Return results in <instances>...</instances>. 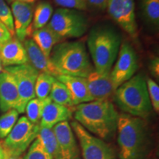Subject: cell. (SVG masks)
<instances>
[{"mask_svg": "<svg viewBox=\"0 0 159 159\" xmlns=\"http://www.w3.org/2000/svg\"><path fill=\"white\" fill-rule=\"evenodd\" d=\"M119 113L108 99L77 105L75 119L85 130L101 139L112 138L116 131Z\"/></svg>", "mask_w": 159, "mask_h": 159, "instance_id": "cell-1", "label": "cell"}, {"mask_svg": "<svg viewBox=\"0 0 159 159\" xmlns=\"http://www.w3.org/2000/svg\"><path fill=\"white\" fill-rule=\"evenodd\" d=\"M87 45L94 70L101 75H108L120 48V35L109 26H96L89 33Z\"/></svg>", "mask_w": 159, "mask_h": 159, "instance_id": "cell-2", "label": "cell"}, {"mask_svg": "<svg viewBox=\"0 0 159 159\" xmlns=\"http://www.w3.org/2000/svg\"><path fill=\"white\" fill-rule=\"evenodd\" d=\"M59 75L86 78L94 70L85 44L81 41H65L53 47L49 55Z\"/></svg>", "mask_w": 159, "mask_h": 159, "instance_id": "cell-3", "label": "cell"}, {"mask_svg": "<svg viewBox=\"0 0 159 159\" xmlns=\"http://www.w3.org/2000/svg\"><path fill=\"white\" fill-rule=\"evenodd\" d=\"M114 100L119 108L131 116L146 118L152 111L146 79L141 74L134 75L117 88Z\"/></svg>", "mask_w": 159, "mask_h": 159, "instance_id": "cell-4", "label": "cell"}, {"mask_svg": "<svg viewBox=\"0 0 159 159\" xmlns=\"http://www.w3.org/2000/svg\"><path fill=\"white\" fill-rule=\"evenodd\" d=\"M119 156L121 159H142L144 150L145 128L142 118L122 114L117 123Z\"/></svg>", "mask_w": 159, "mask_h": 159, "instance_id": "cell-5", "label": "cell"}, {"mask_svg": "<svg viewBox=\"0 0 159 159\" xmlns=\"http://www.w3.org/2000/svg\"><path fill=\"white\" fill-rule=\"evenodd\" d=\"M61 39L83 36L89 27L84 14L76 10L58 8L47 25Z\"/></svg>", "mask_w": 159, "mask_h": 159, "instance_id": "cell-6", "label": "cell"}, {"mask_svg": "<svg viewBox=\"0 0 159 159\" xmlns=\"http://www.w3.org/2000/svg\"><path fill=\"white\" fill-rule=\"evenodd\" d=\"M3 69L14 77L19 94L14 109L19 114H23L29 101L35 98V84L39 72L29 63L5 67Z\"/></svg>", "mask_w": 159, "mask_h": 159, "instance_id": "cell-7", "label": "cell"}, {"mask_svg": "<svg viewBox=\"0 0 159 159\" xmlns=\"http://www.w3.org/2000/svg\"><path fill=\"white\" fill-rule=\"evenodd\" d=\"M39 125L31 123L26 116L17 120L2 144L4 150L15 156H21L36 139Z\"/></svg>", "mask_w": 159, "mask_h": 159, "instance_id": "cell-8", "label": "cell"}, {"mask_svg": "<svg viewBox=\"0 0 159 159\" xmlns=\"http://www.w3.org/2000/svg\"><path fill=\"white\" fill-rule=\"evenodd\" d=\"M70 126L80 144L83 159H115L114 151L102 139L91 135L77 121Z\"/></svg>", "mask_w": 159, "mask_h": 159, "instance_id": "cell-9", "label": "cell"}, {"mask_svg": "<svg viewBox=\"0 0 159 159\" xmlns=\"http://www.w3.org/2000/svg\"><path fill=\"white\" fill-rule=\"evenodd\" d=\"M138 68L136 52L130 43L124 42L119 48L116 63L109 74L115 90L132 78Z\"/></svg>", "mask_w": 159, "mask_h": 159, "instance_id": "cell-10", "label": "cell"}, {"mask_svg": "<svg viewBox=\"0 0 159 159\" xmlns=\"http://www.w3.org/2000/svg\"><path fill=\"white\" fill-rule=\"evenodd\" d=\"M107 11L110 17L132 39H137L138 29L134 0H108Z\"/></svg>", "mask_w": 159, "mask_h": 159, "instance_id": "cell-11", "label": "cell"}, {"mask_svg": "<svg viewBox=\"0 0 159 159\" xmlns=\"http://www.w3.org/2000/svg\"><path fill=\"white\" fill-rule=\"evenodd\" d=\"M11 5L15 35L19 41L23 42L26 38L30 36L33 33L31 24L33 21L35 5L16 1L13 2Z\"/></svg>", "mask_w": 159, "mask_h": 159, "instance_id": "cell-12", "label": "cell"}, {"mask_svg": "<svg viewBox=\"0 0 159 159\" xmlns=\"http://www.w3.org/2000/svg\"><path fill=\"white\" fill-rule=\"evenodd\" d=\"M58 144L60 159H81L80 151L68 121L52 128Z\"/></svg>", "mask_w": 159, "mask_h": 159, "instance_id": "cell-13", "label": "cell"}, {"mask_svg": "<svg viewBox=\"0 0 159 159\" xmlns=\"http://www.w3.org/2000/svg\"><path fill=\"white\" fill-rule=\"evenodd\" d=\"M23 45L27 53L28 61L27 63L36 69L39 73H46L54 77L58 75V73L53 66L49 57L43 54L33 39H25L23 41Z\"/></svg>", "mask_w": 159, "mask_h": 159, "instance_id": "cell-14", "label": "cell"}, {"mask_svg": "<svg viewBox=\"0 0 159 159\" xmlns=\"http://www.w3.org/2000/svg\"><path fill=\"white\" fill-rule=\"evenodd\" d=\"M0 60L5 67L14 66L28 63L23 43L16 38H11L0 44Z\"/></svg>", "mask_w": 159, "mask_h": 159, "instance_id": "cell-15", "label": "cell"}, {"mask_svg": "<svg viewBox=\"0 0 159 159\" xmlns=\"http://www.w3.org/2000/svg\"><path fill=\"white\" fill-rule=\"evenodd\" d=\"M85 80L93 101L108 99L116 91L109 75H101L94 70Z\"/></svg>", "mask_w": 159, "mask_h": 159, "instance_id": "cell-16", "label": "cell"}, {"mask_svg": "<svg viewBox=\"0 0 159 159\" xmlns=\"http://www.w3.org/2000/svg\"><path fill=\"white\" fill-rule=\"evenodd\" d=\"M18 99L19 94L14 77L3 69L0 72V110L6 112L15 108Z\"/></svg>", "mask_w": 159, "mask_h": 159, "instance_id": "cell-17", "label": "cell"}, {"mask_svg": "<svg viewBox=\"0 0 159 159\" xmlns=\"http://www.w3.org/2000/svg\"><path fill=\"white\" fill-rule=\"evenodd\" d=\"M55 77L60 82L63 83L68 89L74 105L93 101L87 86L85 78L63 75H57Z\"/></svg>", "mask_w": 159, "mask_h": 159, "instance_id": "cell-18", "label": "cell"}, {"mask_svg": "<svg viewBox=\"0 0 159 159\" xmlns=\"http://www.w3.org/2000/svg\"><path fill=\"white\" fill-rule=\"evenodd\" d=\"M71 116L72 111L70 108L57 104L50 99L43 108L39 126L41 128H52L60 122L68 121Z\"/></svg>", "mask_w": 159, "mask_h": 159, "instance_id": "cell-19", "label": "cell"}, {"mask_svg": "<svg viewBox=\"0 0 159 159\" xmlns=\"http://www.w3.org/2000/svg\"><path fill=\"white\" fill-rule=\"evenodd\" d=\"M31 36L32 39L43 52V54L48 57H49L53 47L62 40L47 25L33 31Z\"/></svg>", "mask_w": 159, "mask_h": 159, "instance_id": "cell-20", "label": "cell"}, {"mask_svg": "<svg viewBox=\"0 0 159 159\" xmlns=\"http://www.w3.org/2000/svg\"><path fill=\"white\" fill-rule=\"evenodd\" d=\"M36 139L41 142L52 159H60L58 144L52 128L39 126Z\"/></svg>", "mask_w": 159, "mask_h": 159, "instance_id": "cell-21", "label": "cell"}, {"mask_svg": "<svg viewBox=\"0 0 159 159\" xmlns=\"http://www.w3.org/2000/svg\"><path fill=\"white\" fill-rule=\"evenodd\" d=\"M53 14V7L48 2H40L35 7L33 21L31 24L32 31L42 28L49 23Z\"/></svg>", "mask_w": 159, "mask_h": 159, "instance_id": "cell-22", "label": "cell"}, {"mask_svg": "<svg viewBox=\"0 0 159 159\" xmlns=\"http://www.w3.org/2000/svg\"><path fill=\"white\" fill-rule=\"evenodd\" d=\"M49 97L52 102L57 103V104L63 105V106L68 107L70 108L75 106L68 89L63 83L60 82L56 79L52 86Z\"/></svg>", "mask_w": 159, "mask_h": 159, "instance_id": "cell-23", "label": "cell"}, {"mask_svg": "<svg viewBox=\"0 0 159 159\" xmlns=\"http://www.w3.org/2000/svg\"><path fill=\"white\" fill-rule=\"evenodd\" d=\"M49 99L50 97H49L45 99L34 98L29 101L26 105L25 111L27 113V118L30 122L34 125H39L43 108Z\"/></svg>", "mask_w": 159, "mask_h": 159, "instance_id": "cell-24", "label": "cell"}, {"mask_svg": "<svg viewBox=\"0 0 159 159\" xmlns=\"http://www.w3.org/2000/svg\"><path fill=\"white\" fill-rule=\"evenodd\" d=\"M55 77L52 75L39 73L38 75L35 84V93L36 98L39 99H45L49 97V94Z\"/></svg>", "mask_w": 159, "mask_h": 159, "instance_id": "cell-25", "label": "cell"}, {"mask_svg": "<svg viewBox=\"0 0 159 159\" xmlns=\"http://www.w3.org/2000/svg\"><path fill=\"white\" fill-rule=\"evenodd\" d=\"M141 8L147 21L155 27H158L159 0H141Z\"/></svg>", "mask_w": 159, "mask_h": 159, "instance_id": "cell-26", "label": "cell"}, {"mask_svg": "<svg viewBox=\"0 0 159 159\" xmlns=\"http://www.w3.org/2000/svg\"><path fill=\"white\" fill-rule=\"evenodd\" d=\"M19 113L13 108L6 111L0 117V139L7 137L18 120Z\"/></svg>", "mask_w": 159, "mask_h": 159, "instance_id": "cell-27", "label": "cell"}, {"mask_svg": "<svg viewBox=\"0 0 159 159\" xmlns=\"http://www.w3.org/2000/svg\"><path fill=\"white\" fill-rule=\"evenodd\" d=\"M0 21L7 27L12 36L15 35L14 25L11 10L5 0H0Z\"/></svg>", "mask_w": 159, "mask_h": 159, "instance_id": "cell-28", "label": "cell"}, {"mask_svg": "<svg viewBox=\"0 0 159 159\" xmlns=\"http://www.w3.org/2000/svg\"><path fill=\"white\" fill-rule=\"evenodd\" d=\"M24 159H52L44 148L37 139L30 147Z\"/></svg>", "mask_w": 159, "mask_h": 159, "instance_id": "cell-29", "label": "cell"}, {"mask_svg": "<svg viewBox=\"0 0 159 159\" xmlns=\"http://www.w3.org/2000/svg\"><path fill=\"white\" fill-rule=\"evenodd\" d=\"M147 88L152 108H153L156 112L159 111V86L158 83L155 82L153 80L149 78L146 80Z\"/></svg>", "mask_w": 159, "mask_h": 159, "instance_id": "cell-30", "label": "cell"}, {"mask_svg": "<svg viewBox=\"0 0 159 159\" xmlns=\"http://www.w3.org/2000/svg\"><path fill=\"white\" fill-rule=\"evenodd\" d=\"M54 2L62 8L84 11L88 7L85 0H54Z\"/></svg>", "mask_w": 159, "mask_h": 159, "instance_id": "cell-31", "label": "cell"}, {"mask_svg": "<svg viewBox=\"0 0 159 159\" xmlns=\"http://www.w3.org/2000/svg\"><path fill=\"white\" fill-rule=\"evenodd\" d=\"M87 5H90L95 9L105 11L107 8L108 0H85Z\"/></svg>", "mask_w": 159, "mask_h": 159, "instance_id": "cell-32", "label": "cell"}, {"mask_svg": "<svg viewBox=\"0 0 159 159\" xmlns=\"http://www.w3.org/2000/svg\"><path fill=\"white\" fill-rule=\"evenodd\" d=\"M13 38L8 30L0 21V44L6 42Z\"/></svg>", "mask_w": 159, "mask_h": 159, "instance_id": "cell-33", "label": "cell"}, {"mask_svg": "<svg viewBox=\"0 0 159 159\" xmlns=\"http://www.w3.org/2000/svg\"><path fill=\"white\" fill-rule=\"evenodd\" d=\"M149 69L151 74L153 75L155 78H159V58L158 57H155L150 61Z\"/></svg>", "mask_w": 159, "mask_h": 159, "instance_id": "cell-34", "label": "cell"}, {"mask_svg": "<svg viewBox=\"0 0 159 159\" xmlns=\"http://www.w3.org/2000/svg\"><path fill=\"white\" fill-rule=\"evenodd\" d=\"M4 151H5V158L4 159H24L21 156H15V155L9 153L5 150Z\"/></svg>", "mask_w": 159, "mask_h": 159, "instance_id": "cell-35", "label": "cell"}, {"mask_svg": "<svg viewBox=\"0 0 159 159\" xmlns=\"http://www.w3.org/2000/svg\"><path fill=\"white\" fill-rule=\"evenodd\" d=\"M9 3H12L13 2H25V3H29V4H35L39 0H7Z\"/></svg>", "mask_w": 159, "mask_h": 159, "instance_id": "cell-36", "label": "cell"}, {"mask_svg": "<svg viewBox=\"0 0 159 159\" xmlns=\"http://www.w3.org/2000/svg\"><path fill=\"white\" fill-rule=\"evenodd\" d=\"M5 158V151H4V148L2 147V142H0V159Z\"/></svg>", "mask_w": 159, "mask_h": 159, "instance_id": "cell-37", "label": "cell"}, {"mask_svg": "<svg viewBox=\"0 0 159 159\" xmlns=\"http://www.w3.org/2000/svg\"><path fill=\"white\" fill-rule=\"evenodd\" d=\"M3 66H2V61L1 60H0V72H2V71H3Z\"/></svg>", "mask_w": 159, "mask_h": 159, "instance_id": "cell-38", "label": "cell"}]
</instances>
